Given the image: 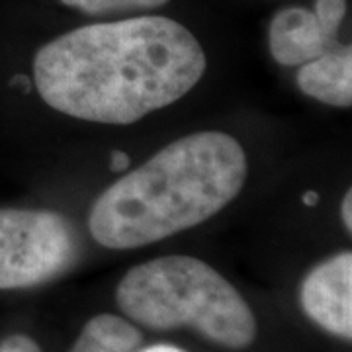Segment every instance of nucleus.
<instances>
[{
	"label": "nucleus",
	"instance_id": "obj_6",
	"mask_svg": "<svg viewBox=\"0 0 352 352\" xmlns=\"http://www.w3.org/2000/svg\"><path fill=\"white\" fill-rule=\"evenodd\" d=\"M305 315L340 339L352 337V254L339 252L305 276L300 289Z\"/></svg>",
	"mask_w": 352,
	"mask_h": 352
},
{
	"label": "nucleus",
	"instance_id": "obj_14",
	"mask_svg": "<svg viewBox=\"0 0 352 352\" xmlns=\"http://www.w3.org/2000/svg\"><path fill=\"white\" fill-rule=\"evenodd\" d=\"M302 200H303V204H305V206L314 208L315 204L319 201V196H317V192H314V190H309V192H305V194H303Z\"/></svg>",
	"mask_w": 352,
	"mask_h": 352
},
{
	"label": "nucleus",
	"instance_id": "obj_7",
	"mask_svg": "<svg viewBox=\"0 0 352 352\" xmlns=\"http://www.w3.org/2000/svg\"><path fill=\"white\" fill-rule=\"evenodd\" d=\"M296 82L309 98L337 108H349L352 104L351 45L339 43L327 53L300 65Z\"/></svg>",
	"mask_w": 352,
	"mask_h": 352
},
{
	"label": "nucleus",
	"instance_id": "obj_13",
	"mask_svg": "<svg viewBox=\"0 0 352 352\" xmlns=\"http://www.w3.org/2000/svg\"><path fill=\"white\" fill-rule=\"evenodd\" d=\"M141 352H184L180 351V349H176V346H170V344H157V346H149V349H145V351Z\"/></svg>",
	"mask_w": 352,
	"mask_h": 352
},
{
	"label": "nucleus",
	"instance_id": "obj_8",
	"mask_svg": "<svg viewBox=\"0 0 352 352\" xmlns=\"http://www.w3.org/2000/svg\"><path fill=\"white\" fill-rule=\"evenodd\" d=\"M141 344V333L116 315L92 317L82 327L71 352H135Z\"/></svg>",
	"mask_w": 352,
	"mask_h": 352
},
{
	"label": "nucleus",
	"instance_id": "obj_1",
	"mask_svg": "<svg viewBox=\"0 0 352 352\" xmlns=\"http://www.w3.org/2000/svg\"><path fill=\"white\" fill-rule=\"evenodd\" d=\"M204 73L198 39L164 16L82 25L43 45L34 59V82L47 106L110 126L175 104Z\"/></svg>",
	"mask_w": 352,
	"mask_h": 352
},
{
	"label": "nucleus",
	"instance_id": "obj_9",
	"mask_svg": "<svg viewBox=\"0 0 352 352\" xmlns=\"http://www.w3.org/2000/svg\"><path fill=\"white\" fill-rule=\"evenodd\" d=\"M65 6L80 12L100 16V14L126 12V10H151L164 6L168 0H61Z\"/></svg>",
	"mask_w": 352,
	"mask_h": 352
},
{
	"label": "nucleus",
	"instance_id": "obj_5",
	"mask_svg": "<svg viewBox=\"0 0 352 352\" xmlns=\"http://www.w3.org/2000/svg\"><path fill=\"white\" fill-rule=\"evenodd\" d=\"M344 14V0H315V10L302 6L278 10L268 28V47L274 61L300 67L339 45Z\"/></svg>",
	"mask_w": 352,
	"mask_h": 352
},
{
	"label": "nucleus",
	"instance_id": "obj_3",
	"mask_svg": "<svg viewBox=\"0 0 352 352\" xmlns=\"http://www.w3.org/2000/svg\"><path fill=\"white\" fill-rule=\"evenodd\" d=\"M116 302L143 327H192L233 351L247 349L256 337V321L245 298L194 256H161L131 268L116 289Z\"/></svg>",
	"mask_w": 352,
	"mask_h": 352
},
{
	"label": "nucleus",
	"instance_id": "obj_4",
	"mask_svg": "<svg viewBox=\"0 0 352 352\" xmlns=\"http://www.w3.org/2000/svg\"><path fill=\"white\" fill-rule=\"evenodd\" d=\"M78 256L73 223L47 210H0V289H24L67 272Z\"/></svg>",
	"mask_w": 352,
	"mask_h": 352
},
{
	"label": "nucleus",
	"instance_id": "obj_10",
	"mask_svg": "<svg viewBox=\"0 0 352 352\" xmlns=\"http://www.w3.org/2000/svg\"><path fill=\"white\" fill-rule=\"evenodd\" d=\"M0 352H41V349L36 340L25 335H10L8 339L2 340Z\"/></svg>",
	"mask_w": 352,
	"mask_h": 352
},
{
	"label": "nucleus",
	"instance_id": "obj_2",
	"mask_svg": "<svg viewBox=\"0 0 352 352\" xmlns=\"http://www.w3.org/2000/svg\"><path fill=\"white\" fill-rule=\"evenodd\" d=\"M249 175L237 139L198 131L168 143L92 204L88 229L106 249H138L200 226L239 196Z\"/></svg>",
	"mask_w": 352,
	"mask_h": 352
},
{
	"label": "nucleus",
	"instance_id": "obj_12",
	"mask_svg": "<svg viewBox=\"0 0 352 352\" xmlns=\"http://www.w3.org/2000/svg\"><path fill=\"white\" fill-rule=\"evenodd\" d=\"M340 215H342V223H344V227H346V231L351 233V229H352V194H351V190L344 194L342 208H340Z\"/></svg>",
	"mask_w": 352,
	"mask_h": 352
},
{
	"label": "nucleus",
	"instance_id": "obj_11",
	"mask_svg": "<svg viewBox=\"0 0 352 352\" xmlns=\"http://www.w3.org/2000/svg\"><path fill=\"white\" fill-rule=\"evenodd\" d=\"M127 166H129V155L127 153L113 151L110 155V168H112V173L122 175V173H126Z\"/></svg>",
	"mask_w": 352,
	"mask_h": 352
}]
</instances>
